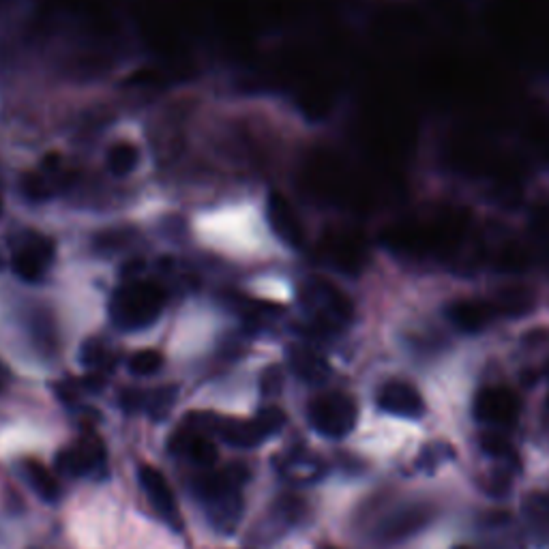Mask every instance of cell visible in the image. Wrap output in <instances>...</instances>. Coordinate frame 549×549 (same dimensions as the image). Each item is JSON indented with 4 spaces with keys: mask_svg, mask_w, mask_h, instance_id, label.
<instances>
[{
    "mask_svg": "<svg viewBox=\"0 0 549 549\" xmlns=\"http://www.w3.org/2000/svg\"><path fill=\"white\" fill-rule=\"evenodd\" d=\"M290 363L296 374H299L307 382H320L329 374V365L322 359V356L309 348H292L290 352Z\"/></svg>",
    "mask_w": 549,
    "mask_h": 549,
    "instance_id": "4fadbf2b",
    "label": "cell"
},
{
    "mask_svg": "<svg viewBox=\"0 0 549 549\" xmlns=\"http://www.w3.org/2000/svg\"><path fill=\"white\" fill-rule=\"evenodd\" d=\"M138 163H140V151L136 144L116 142L108 148L106 166L114 176H118V178L129 176L131 172H136Z\"/></svg>",
    "mask_w": 549,
    "mask_h": 549,
    "instance_id": "5bb4252c",
    "label": "cell"
},
{
    "mask_svg": "<svg viewBox=\"0 0 549 549\" xmlns=\"http://www.w3.org/2000/svg\"><path fill=\"white\" fill-rule=\"evenodd\" d=\"M50 178L48 174H43V170L39 174H28L24 176L22 181V191L31 198V200H48L52 189H50Z\"/></svg>",
    "mask_w": 549,
    "mask_h": 549,
    "instance_id": "e0dca14e",
    "label": "cell"
},
{
    "mask_svg": "<svg viewBox=\"0 0 549 549\" xmlns=\"http://www.w3.org/2000/svg\"><path fill=\"white\" fill-rule=\"evenodd\" d=\"M0 213H3V202H0Z\"/></svg>",
    "mask_w": 549,
    "mask_h": 549,
    "instance_id": "7402d4cb",
    "label": "cell"
},
{
    "mask_svg": "<svg viewBox=\"0 0 549 549\" xmlns=\"http://www.w3.org/2000/svg\"><path fill=\"white\" fill-rule=\"evenodd\" d=\"M56 256V245L50 236L37 232L26 234L11 254V269L26 284H39L48 275Z\"/></svg>",
    "mask_w": 549,
    "mask_h": 549,
    "instance_id": "8992f818",
    "label": "cell"
},
{
    "mask_svg": "<svg viewBox=\"0 0 549 549\" xmlns=\"http://www.w3.org/2000/svg\"><path fill=\"white\" fill-rule=\"evenodd\" d=\"M108 361V350L106 346L101 344V341L97 339H91V341H86L84 348H82V363L86 367H93V369H99L106 365Z\"/></svg>",
    "mask_w": 549,
    "mask_h": 549,
    "instance_id": "d6986e66",
    "label": "cell"
},
{
    "mask_svg": "<svg viewBox=\"0 0 549 549\" xmlns=\"http://www.w3.org/2000/svg\"><path fill=\"white\" fill-rule=\"evenodd\" d=\"M106 462V451L97 438H82L71 449L58 453L56 466L69 477H82V474L93 472L97 466Z\"/></svg>",
    "mask_w": 549,
    "mask_h": 549,
    "instance_id": "30bf717a",
    "label": "cell"
},
{
    "mask_svg": "<svg viewBox=\"0 0 549 549\" xmlns=\"http://www.w3.org/2000/svg\"><path fill=\"white\" fill-rule=\"evenodd\" d=\"M24 474L28 477V483L33 485L35 492L48 502H54L61 494V489H58V481L54 479V474L35 459H28L24 462Z\"/></svg>",
    "mask_w": 549,
    "mask_h": 549,
    "instance_id": "9a60e30c",
    "label": "cell"
},
{
    "mask_svg": "<svg viewBox=\"0 0 549 549\" xmlns=\"http://www.w3.org/2000/svg\"><path fill=\"white\" fill-rule=\"evenodd\" d=\"M166 307V292L153 281H129L112 294L110 318L121 331H140L157 322Z\"/></svg>",
    "mask_w": 549,
    "mask_h": 549,
    "instance_id": "7a4b0ae2",
    "label": "cell"
},
{
    "mask_svg": "<svg viewBox=\"0 0 549 549\" xmlns=\"http://www.w3.org/2000/svg\"><path fill=\"white\" fill-rule=\"evenodd\" d=\"M275 382H279V376H277V369L271 367L269 372L264 374V389H266V393H275V387H273Z\"/></svg>",
    "mask_w": 549,
    "mask_h": 549,
    "instance_id": "44dd1931",
    "label": "cell"
},
{
    "mask_svg": "<svg viewBox=\"0 0 549 549\" xmlns=\"http://www.w3.org/2000/svg\"><path fill=\"white\" fill-rule=\"evenodd\" d=\"M254 421H256L258 427L262 429V434H264L266 438H271L273 434L279 432L281 427H284V423H286V414H284V410H281V408H275V406H273V408L262 410Z\"/></svg>",
    "mask_w": 549,
    "mask_h": 549,
    "instance_id": "ac0fdd59",
    "label": "cell"
},
{
    "mask_svg": "<svg viewBox=\"0 0 549 549\" xmlns=\"http://www.w3.org/2000/svg\"><path fill=\"white\" fill-rule=\"evenodd\" d=\"M481 444H483V451L489 453L492 457H496V459L513 455L511 444L507 440H504L502 436H498V434H485L481 438Z\"/></svg>",
    "mask_w": 549,
    "mask_h": 549,
    "instance_id": "ffe728a7",
    "label": "cell"
},
{
    "mask_svg": "<svg viewBox=\"0 0 549 549\" xmlns=\"http://www.w3.org/2000/svg\"><path fill=\"white\" fill-rule=\"evenodd\" d=\"M301 299L307 314L320 331L333 333L344 329L354 318V303L350 296L329 279H307L301 290Z\"/></svg>",
    "mask_w": 549,
    "mask_h": 549,
    "instance_id": "3957f363",
    "label": "cell"
},
{
    "mask_svg": "<svg viewBox=\"0 0 549 549\" xmlns=\"http://www.w3.org/2000/svg\"><path fill=\"white\" fill-rule=\"evenodd\" d=\"M442 316L455 331L466 335H479L498 320L485 288L479 292H459L449 296L447 303L442 305Z\"/></svg>",
    "mask_w": 549,
    "mask_h": 549,
    "instance_id": "277c9868",
    "label": "cell"
},
{
    "mask_svg": "<svg viewBox=\"0 0 549 549\" xmlns=\"http://www.w3.org/2000/svg\"><path fill=\"white\" fill-rule=\"evenodd\" d=\"M245 479L247 472L241 466L209 470L196 479V494L215 528L232 532L239 524L243 513L241 485Z\"/></svg>",
    "mask_w": 549,
    "mask_h": 549,
    "instance_id": "6da1fadb",
    "label": "cell"
},
{
    "mask_svg": "<svg viewBox=\"0 0 549 549\" xmlns=\"http://www.w3.org/2000/svg\"><path fill=\"white\" fill-rule=\"evenodd\" d=\"M170 449L178 455L187 457L189 462L204 468H211L219 457L213 440L206 438L198 429H181V432L170 440Z\"/></svg>",
    "mask_w": 549,
    "mask_h": 549,
    "instance_id": "7c38bea8",
    "label": "cell"
},
{
    "mask_svg": "<svg viewBox=\"0 0 549 549\" xmlns=\"http://www.w3.org/2000/svg\"><path fill=\"white\" fill-rule=\"evenodd\" d=\"M138 479H140L144 494L148 496V500H151V504L157 509V513L161 517H166L172 526H178V522H176V519H178L176 500H174L172 487L168 485L166 477H163V474L157 468L144 464L138 470Z\"/></svg>",
    "mask_w": 549,
    "mask_h": 549,
    "instance_id": "8fae6325",
    "label": "cell"
},
{
    "mask_svg": "<svg viewBox=\"0 0 549 549\" xmlns=\"http://www.w3.org/2000/svg\"><path fill=\"white\" fill-rule=\"evenodd\" d=\"M163 367V356L157 350H138L129 359V372L136 376H155Z\"/></svg>",
    "mask_w": 549,
    "mask_h": 549,
    "instance_id": "2e32d148",
    "label": "cell"
},
{
    "mask_svg": "<svg viewBox=\"0 0 549 549\" xmlns=\"http://www.w3.org/2000/svg\"><path fill=\"white\" fill-rule=\"evenodd\" d=\"M547 507H549V498H547Z\"/></svg>",
    "mask_w": 549,
    "mask_h": 549,
    "instance_id": "cb8c5ba5",
    "label": "cell"
},
{
    "mask_svg": "<svg viewBox=\"0 0 549 549\" xmlns=\"http://www.w3.org/2000/svg\"><path fill=\"white\" fill-rule=\"evenodd\" d=\"M378 406L404 419H419L425 410L421 393L404 380L384 382L378 391Z\"/></svg>",
    "mask_w": 549,
    "mask_h": 549,
    "instance_id": "9c48e42d",
    "label": "cell"
},
{
    "mask_svg": "<svg viewBox=\"0 0 549 549\" xmlns=\"http://www.w3.org/2000/svg\"><path fill=\"white\" fill-rule=\"evenodd\" d=\"M356 419H359V410H356L354 399L344 393L320 395L309 406L311 425L326 438L348 436L356 425Z\"/></svg>",
    "mask_w": 549,
    "mask_h": 549,
    "instance_id": "5b68a950",
    "label": "cell"
},
{
    "mask_svg": "<svg viewBox=\"0 0 549 549\" xmlns=\"http://www.w3.org/2000/svg\"><path fill=\"white\" fill-rule=\"evenodd\" d=\"M455 549H468V547H455Z\"/></svg>",
    "mask_w": 549,
    "mask_h": 549,
    "instance_id": "603a6c76",
    "label": "cell"
},
{
    "mask_svg": "<svg viewBox=\"0 0 549 549\" xmlns=\"http://www.w3.org/2000/svg\"><path fill=\"white\" fill-rule=\"evenodd\" d=\"M266 221H269L271 230L281 243H286L292 249H299L303 245L301 219L288 198L277 194V191H273L269 200H266Z\"/></svg>",
    "mask_w": 549,
    "mask_h": 549,
    "instance_id": "ba28073f",
    "label": "cell"
},
{
    "mask_svg": "<svg viewBox=\"0 0 549 549\" xmlns=\"http://www.w3.org/2000/svg\"><path fill=\"white\" fill-rule=\"evenodd\" d=\"M477 419L492 429L511 425L519 414V399L507 387H487L477 395L474 402Z\"/></svg>",
    "mask_w": 549,
    "mask_h": 549,
    "instance_id": "52a82bcc",
    "label": "cell"
}]
</instances>
